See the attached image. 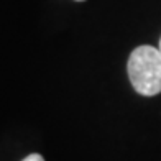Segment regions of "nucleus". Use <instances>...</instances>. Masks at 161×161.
<instances>
[{"label":"nucleus","mask_w":161,"mask_h":161,"mask_svg":"<svg viewBox=\"0 0 161 161\" xmlns=\"http://www.w3.org/2000/svg\"><path fill=\"white\" fill-rule=\"evenodd\" d=\"M133 89L145 97L161 92V53L155 46H138L131 51L127 64Z\"/></svg>","instance_id":"nucleus-1"},{"label":"nucleus","mask_w":161,"mask_h":161,"mask_svg":"<svg viewBox=\"0 0 161 161\" xmlns=\"http://www.w3.org/2000/svg\"><path fill=\"white\" fill-rule=\"evenodd\" d=\"M23 161H45V159H43V156H41V155H38V153H33V155L26 156Z\"/></svg>","instance_id":"nucleus-2"},{"label":"nucleus","mask_w":161,"mask_h":161,"mask_svg":"<svg viewBox=\"0 0 161 161\" xmlns=\"http://www.w3.org/2000/svg\"><path fill=\"white\" fill-rule=\"evenodd\" d=\"M158 49H159V53H161V40H159V46H158Z\"/></svg>","instance_id":"nucleus-3"},{"label":"nucleus","mask_w":161,"mask_h":161,"mask_svg":"<svg viewBox=\"0 0 161 161\" xmlns=\"http://www.w3.org/2000/svg\"><path fill=\"white\" fill-rule=\"evenodd\" d=\"M76 2H84V0H76Z\"/></svg>","instance_id":"nucleus-4"}]
</instances>
